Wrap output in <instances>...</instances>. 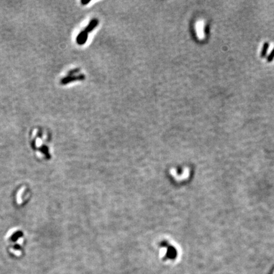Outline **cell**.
<instances>
[{
	"label": "cell",
	"mask_w": 274,
	"mask_h": 274,
	"mask_svg": "<svg viewBox=\"0 0 274 274\" xmlns=\"http://www.w3.org/2000/svg\"><path fill=\"white\" fill-rule=\"evenodd\" d=\"M85 79L84 74H79L77 76H68L61 80V83L62 84H67L75 81H83Z\"/></svg>",
	"instance_id": "6da1fadb"
},
{
	"label": "cell",
	"mask_w": 274,
	"mask_h": 274,
	"mask_svg": "<svg viewBox=\"0 0 274 274\" xmlns=\"http://www.w3.org/2000/svg\"><path fill=\"white\" fill-rule=\"evenodd\" d=\"M88 33H87L84 31L81 32L79 34H78L76 38V41L77 44L80 45H84L88 40Z\"/></svg>",
	"instance_id": "7a4b0ae2"
},
{
	"label": "cell",
	"mask_w": 274,
	"mask_h": 274,
	"mask_svg": "<svg viewBox=\"0 0 274 274\" xmlns=\"http://www.w3.org/2000/svg\"><path fill=\"white\" fill-rule=\"evenodd\" d=\"M99 20L96 18H93L90 22L89 24L84 29V31H86L87 33H89L92 32L93 29L99 24Z\"/></svg>",
	"instance_id": "3957f363"
},
{
	"label": "cell",
	"mask_w": 274,
	"mask_h": 274,
	"mask_svg": "<svg viewBox=\"0 0 274 274\" xmlns=\"http://www.w3.org/2000/svg\"><path fill=\"white\" fill-rule=\"evenodd\" d=\"M269 48V43L268 42H265L263 45V48L261 52V57L262 58L265 57L266 56V54L267 53V50Z\"/></svg>",
	"instance_id": "277c9868"
},
{
	"label": "cell",
	"mask_w": 274,
	"mask_h": 274,
	"mask_svg": "<svg viewBox=\"0 0 274 274\" xmlns=\"http://www.w3.org/2000/svg\"><path fill=\"white\" fill-rule=\"evenodd\" d=\"M274 59V48L272 49V52L270 53L267 57V62H271Z\"/></svg>",
	"instance_id": "5b68a950"
},
{
	"label": "cell",
	"mask_w": 274,
	"mask_h": 274,
	"mask_svg": "<svg viewBox=\"0 0 274 274\" xmlns=\"http://www.w3.org/2000/svg\"><path fill=\"white\" fill-rule=\"evenodd\" d=\"M80 71V69L79 68H74V69H72V70H71L70 71H68V76H75L74 74L79 72Z\"/></svg>",
	"instance_id": "8992f818"
},
{
	"label": "cell",
	"mask_w": 274,
	"mask_h": 274,
	"mask_svg": "<svg viewBox=\"0 0 274 274\" xmlns=\"http://www.w3.org/2000/svg\"><path fill=\"white\" fill-rule=\"evenodd\" d=\"M90 2V1H84V0H83V1H81V4H83V5H85L88 4Z\"/></svg>",
	"instance_id": "52a82bcc"
}]
</instances>
